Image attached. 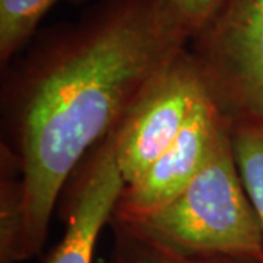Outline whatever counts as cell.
<instances>
[{"label": "cell", "instance_id": "obj_7", "mask_svg": "<svg viewBox=\"0 0 263 263\" xmlns=\"http://www.w3.org/2000/svg\"><path fill=\"white\" fill-rule=\"evenodd\" d=\"M113 246L108 263H263L247 256L183 253L161 245L117 219H110Z\"/></svg>", "mask_w": 263, "mask_h": 263}, {"label": "cell", "instance_id": "obj_1", "mask_svg": "<svg viewBox=\"0 0 263 263\" xmlns=\"http://www.w3.org/2000/svg\"><path fill=\"white\" fill-rule=\"evenodd\" d=\"M190 40L167 0H97L76 19L38 31L2 67L0 149L21 168L22 262L41 252L79 164Z\"/></svg>", "mask_w": 263, "mask_h": 263}, {"label": "cell", "instance_id": "obj_2", "mask_svg": "<svg viewBox=\"0 0 263 263\" xmlns=\"http://www.w3.org/2000/svg\"><path fill=\"white\" fill-rule=\"evenodd\" d=\"M230 127L179 196L148 215L117 221L177 252L235 254L263 262L262 228L237 167Z\"/></svg>", "mask_w": 263, "mask_h": 263}, {"label": "cell", "instance_id": "obj_6", "mask_svg": "<svg viewBox=\"0 0 263 263\" xmlns=\"http://www.w3.org/2000/svg\"><path fill=\"white\" fill-rule=\"evenodd\" d=\"M123 186L111 135L86 155L66 184L65 235L48 263H92L97 240L110 224Z\"/></svg>", "mask_w": 263, "mask_h": 263}, {"label": "cell", "instance_id": "obj_5", "mask_svg": "<svg viewBox=\"0 0 263 263\" xmlns=\"http://www.w3.org/2000/svg\"><path fill=\"white\" fill-rule=\"evenodd\" d=\"M230 126L208 95L170 146L141 177L124 184L111 218L129 221L160 209L193 181Z\"/></svg>", "mask_w": 263, "mask_h": 263}, {"label": "cell", "instance_id": "obj_10", "mask_svg": "<svg viewBox=\"0 0 263 263\" xmlns=\"http://www.w3.org/2000/svg\"><path fill=\"white\" fill-rule=\"evenodd\" d=\"M231 142L237 167L263 233V123H231Z\"/></svg>", "mask_w": 263, "mask_h": 263}, {"label": "cell", "instance_id": "obj_3", "mask_svg": "<svg viewBox=\"0 0 263 263\" xmlns=\"http://www.w3.org/2000/svg\"><path fill=\"white\" fill-rule=\"evenodd\" d=\"M189 50L227 122L263 123V0H222Z\"/></svg>", "mask_w": 263, "mask_h": 263}, {"label": "cell", "instance_id": "obj_9", "mask_svg": "<svg viewBox=\"0 0 263 263\" xmlns=\"http://www.w3.org/2000/svg\"><path fill=\"white\" fill-rule=\"evenodd\" d=\"M60 0H0V67L27 47L40 22Z\"/></svg>", "mask_w": 263, "mask_h": 263}, {"label": "cell", "instance_id": "obj_4", "mask_svg": "<svg viewBox=\"0 0 263 263\" xmlns=\"http://www.w3.org/2000/svg\"><path fill=\"white\" fill-rule=\"evenodd\" d=\"M208 92L189 46L152 84L113 133L124 184L141 177L176 142Z\"/></svg>", "mask_w": 263, "mask_h": 263}, {"label": "cell", "instance_id": "obj_11", "mask_svg": "<svg viewBox=\"0 0 263 263\" xmlns=\"http://www.w3.org/2000/svg\"><path fill=\"white\" fill-rule=\"evenodd\" d=\"M221 2L222 0H167L192 38L205 27Z\"/></svg>", "mask_w": 263, "mask_h": 263}, {"label": "cell", "instance_id": "obj_8", "mask_svg": "<svg viewBox=\"0 0 263 263\" xmlns=\"http://www.w3.org/2000/svg\"><path fill=\"white\" fill-rule=\"evenodd\" d=\"M24 234V189L21 168L0 149V263H21Z\"/></svg>", "mask_w": 263, "mask_h": 263}]
</instances>
